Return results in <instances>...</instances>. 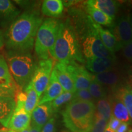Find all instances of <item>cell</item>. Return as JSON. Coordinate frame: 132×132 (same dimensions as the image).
<instances>
[{
    "label": "cell",
    "instance_id": "obj_1",
    "mask_svg": "<svg viewBox=\"0 0 132 132\" xmlns=\"http://www.w3.org/2000/svg\"><path fill=\"white\" fill-rule=\"evenodd\" d=\"M42 19L35 11H26L18 16L4 35V44L9 52H28L34 47Z\"/></svg>",
    "mask_w": 132,
    "mask_h": 132
},
{
    "label": "cell",
    "instance_id": "obj_2",
    "mask_svg": "<svg viewBox=\"0 0 132 132\" xmlns=\"http://www.w3.org/2000/svg\"><path fill=\"white\" fill-rule=\"evenodd\" d=\"M50 54L58 62H85L77 33L69 23H61L56 39Z\"/></svg>",
    "mask_w": 132,
    "mask_h": 132
},
{
    "label": "cell",
    "instance_id": "obj_3",
    "mask_svg": "<svg viewBox=\"0 0 132 132\" xmlns=\"http://www.w3.org/2000/svg\"><path fill=\"white\" fill-rule=\"evenodd\" d=\"M92 102L71 101L62 112L65 126L71 132H90L95 120Z\"/></svg>",
    "mask_w": 132,
    "mask_h": 132
},
{
    "label": "cell",
    "instance_id": "obj_4",
    "mask_svg": "<svg viewBox=\"0 0 132 132\" xmlns=\"http://www.w3.org/2000/svg\"><path fill=\"white\" fill-rule=\"evenodd\" d=\"M7 64L10 73L21 90L29 85L35 70L36 65L29 52H9Z\"/></svg>",
    "mask_w": 132,
    "mask_h": 132
},
{
    "label": "cell",
    "instance_id": "obj_5",
    "mask_svg": "<svg viewBox=\"0 0 132 132\" xmlns=\"http://www.w3.org/2000/svg\"><path fill=\"white\" fill-rule=\"evenodd\" d=\"M61 22L58 20L50 18L41 24L36 34L34 47L35 52L40 60L47 59L53 47Z\"/></svg>",
    "mask_w": 132,
    "mask_h": 132
},
{
    "label": "cell",
    "instance_id": "obj_6",
    "mask_svg": "<svg viewBox=\"0 0 132 132\" xmlns=\"http://www.w3.org/2000/svg\"><path fill=\"white\" fill-rule=\"evenodd\" d=\"M93 20L90 16H87V30L82 38L81 52L86 59L92 57H110L115 58L114 54H112L105 47L98 34L92 25Z\"/></svg>",
    "mask_w": 132,
    "mask_h": 132
},
{
    "label": "cell",
    "instance_id": "obj_7",
    "mask_svg": "<svg viewBox=\"0 0 132 132\" xmlns=\"http://www.w3.org/2000/svg\"><path fill=\"white\" fill-rule=\"evenodd\" d=\"M53 66V61L50 58L40 60L36 65L35 70L29 83L37 92L40 98L49 83Z\"/></svg>",
    "mask_w": 132,
    "mask_h": 132
},
{
    "label": "cell",
    "instance_id": "obj_8",
    "mask_svg": "<svg viewBox=\"0 0 132 132\" xmlns=\"http://www.w3.org/2000/svg\"><path fill=\"white\" fill-rule=\"evenodd\" d=\"M110 31L115 36L119 50L132 40V27L130 15H123L110 27Z\"/></svg>",
    "mask_w": 132,
    "mask_h": 132
},
{
    "label": "cell",
    "instance_id": "obj_9",
    "mask_svg": "<svg viewBox=\"0 0 132 132\" xmlns=\"http://www.w3.org/2000/svg\"><path fill=\"white\" fill-rule=\"evenodd\" d=\"M65 63L67 70L73 81L76 90L88 89L92 81V74L78 62L73 61Z\"/></svg>",
    "mask_w": 132,
    "mask_h": 132
},
{
    "label": "cell",
    "instance_id": "obj_10",
    "mask_svg": "<svg viewBox=\"0 0 132 132\" xmlns=\"http://www.w3.org/2000/svg\"><path fill=\"white\" fill-rule=\"evenodd\" d=\"M53 113L51 102L37 105L31 114V125L42 130Z\"/></svg>",
    "mask_w": 132,
    "mask_h": 132
},
{
    "label": "cell",
    "instance_id": "obj_11",
    "mask_svg": "<svg viewBox=\"0 0 132 132\" xmlns=\"http://www.w3.org/2000/svg\"><path fill=\"white\" fill-rule=\"evenodd\" d=\"M31 120V115L28 113L24 108L15 110L9 120L7 128L11 131H21L29 127Z\"/></svg>",
    "mask_w": 132,
    "mask_h": 132
},
{
    "label": "cell",
    "instance_id": "obj_12",
    "mask_svg": "<svg viewBox=\"0 0 132 132\" xmlns=\"http://www.w3.org/2000/svg\"><path fill=\"white\" fill-rule=\"evenodd\" d=\"M64 91L74 94L76 89L65 62H57L53 69Z\"/></svg>",
    "mask_w": 132,
    "mask_h": 132
},
{
    "label": "cell",
    "instance_id": "obj_13",
    "mask_svg": "<svg viewBox=\"0 0 132 132\" xmlns=\"http://www.w3.org/2000/svg\"><path fill=\"white\" fill-rule=\"evenodd\" d=\"M64 92L61 85L57 80L55 73L53 70H52L48 85L44 92L43 96L39 100L38 105H42L48 102H52L56 98L62 94Z\"/></svg>",
    "mask_w": 132,
    "mask_h": 132
},
{
    "label": "cell",
    "instance_id": "obj_14",
    "mask_svg": "<svg viewBox=\"0 0 132 132\" xmlns=\"http://www.w3.org/2000/svg\"><path fill=\"white\" fill-rule=\"evenodd\" d=\"M15 98L0 96V124L7 128L9 120L15 110Z\"/></svg>",
    "mask_w": 132,
    "mask_h": 132
},
{
    "label": "cell",
    "instance_id": "obj_15",
    "mask_svg": "<svg viewBox=\"0 0 132 132\" xmlns=\"http://www.w3.org/2000/svg\"><path fill=\"white\" fill-rule=\"evenodd\" d=\"M20 14V11L11 1L0 0V24L6 25L13 23Z\"/></svg>",
    "mask_w": 132,
    "mask_h": 132
},
{
    "label": "cell",
    "instance_id": "obj_16",
    "mask_svg": "<svg viewBox=\"0 0 132 132\" xmlns=\"http://www.w3.org/2000/svg\"><path fill=\"white\" fill-rule=\"evenodd\" d=\"M115 62V58L110 57H92L86 59V67L95 73H100L112 70Z\"/></svg>",
    "mask_w": 132,
    "mask_h": 132
},
{
    "label": "cell",
    "instance_id": "obj_17",
    "mask_svg": "<svg viewBox=\"0 0 132 132\" xmlns=\"http://www.w3.org/2000/svg\"><path fill=\"white\" fill-rule=\"evenodd\" d=\"M92 25L98 33V36L104 45L112 54H114L116 52L119 50L116 39L110 29L108 30L103 29L100 24L96 23L94 21L92 22Z\"/></svg>",
    "mask_w": 132,
    "mask_h": 132
},
{
    "label": "cell",
    "instance_id": "obj_18",
    "mask_svg": "<svg viewBox=\"0 0 132 132\" xmlns=\"http://www.w3.org/2000/svg\"><path fill=\"white\" fill-rule=\"evenodd\" d=\"M87 6L94 7L108 15L114 20L118 12L119 3L113 0H90L86 3Z\"/></svg>",
    "mask_w": 132,
    "mask_h": 132
},
{
    "label": "cell",
    "instance_id": "obj_19",
    "mask_svg": "<svg viewBox=\"0 0 132 132\" xmlns=\"http://www.w3.org/2000/svg\"><path fill=\"white\" fill-rule=\"evenodd\" d=\"M92 80L102 84V85L112 87L116 89L119 87V85L120 81L119 74L112 70L92 75Z\"/></svg>",
    "mask_w": 132,
    "mask_h": 132
},
{
    "label": "cell",
    "instance_id": "obj_20",
    "mask_svg": "<svg viewBox=\"0 0 132 132\" xmlns=\"http://www.w3.org/2000/svg\"><path fill=\"white\" fill-rule=\"evenodd\" d=\"M0 86L17 90L20 89L11 75L7 62L0 57Z\"/></svg>",
    "mask_w": 132,
    "mask_h": 132
},
{
    "label": "cell",
    "instance_id": "obj_21",
    "mask_svg": "<svg viewBox=\"0 0 132 132\" xmlns=\"http://www.w3.org/2000/svg\"><path fill=\"white\" fill-rule=\"evenodd\" d=\"M64 4L61 0H45L42 3V12L46 16L57 17L62 14Z\"/></svg>",
    "mask_w": 132,
    "mask_h": 132
},
{
    "label": "cell",
    "instance_id": "obj_22",
    "mask_svg": "<svg viewBox=\"0 0 132 132\" xmlns=\"http://www.w3.org/2000/svg\"><path fill=\"white\" fill-rule=\"evenodd\" d=\"M111 102L113 116L122 122L129 123L130 122V116L122 102L117 98L114 101L111 100Z\"/></svg>",
    "mask_w": 132,
    "mask_h": 132
},
{
    "label": "cell",
    "instance_id": "obj_23",
    "mask_svg": "<svg viewBox=\"0 0 132 132\" xmlns=\"http://www.w3.org/2000/svg\"><path fill=\"white\" fill-rule=\"evenodd\" d=\"M86 5V11L89 14L90 18L92 19L94 22L98 24H102V25L107 26H112L113 24V19L103 13L102 11L95 9L94 7H90V6Z\"/></svg>",
    "mask_w": 132,
    "mask_h": 132
},
{
    "label": "cell",
    "instance_id": "obj_24",
    "mask_svg": "<svg viewBox=\"0 0 132 132\" xmlns=\"http://www.w3.org/2000/svg\"><path fill=\"white\" fill-rule=\"evenodd\" d=\"M26 98L24 105V110L31 115L32 111L39 104L40 97L38 96L37 92L34 89L30 83L25 88Z\"/></svg>",
    "mask_w": 132,
    "mask_h": 132
},
{
    "label": "cell",
    "instance_id": "obj_25",
    "mask_svg": "<svg viewBox=\"0 0 132 132\" xmlns=\"http://www.w3.org/2000/svg\"><path fill=\"white\" fill-rule=\"evenodd\" d=\"M95 115L108 121L112 116L111 100L107 98L98 100L95 105Z\"/></svg>",
    "mask_w": 132,
    "mask_h": 132
},
{
    "label": "cell",
    "instance_id": "obj_26",
    "mask_svg": "<svg viewBox=\"0 0 132 132\" xmlns=\"http://www.w3.org/2000/svg\"><path fill=\"white\" fill-rule=\"evenodd\" d=\"M116 90V98L122 102L127 110L130 118L132 119V95L127 87H118Z\"/></svg>",
    "mask_w": 132,
    "mask_h": 132
},
{
    "label": "cell",
    "instance_id": "obj_27",
    "mask_svg": "<svg viewBox=\"0 0 132 132\" xmlns=\"http://www.w3.org/2000/svg\"><path fill=\"white\" fill-rule=\"evenodd\" d=\"M89 92L94 99H102L106 98L107 91L105 86L102 84L92 80L88 88Z\"/></svg>",
    "mask_w": 132,
    "mask_h": 132
},
{
    "label": "cell",
    "instance_id": "obj_28",
    "mask_svg": "<svg viewBox=\"0 0 132 132\" xmlns=\"http://www.w3.org/2000/svg\"><path fill=\"white\" fill-rule=\"evenodd\" d=\"M73 94L71 93V92L64 91L62 94H61L54 100H53L51 102L53 112L57 111L62 105L71 101L72 97H73Z\"/></svg>",
    "mask_w": 132,
    "mask_h": 132
},
{
    "label": "cell",
    "instance_id": "obj_29",
    "mask_svg": "<svg viewBox=\"0 0 132 132\" xmlns=\"http://www.w3.org/2000/svg\"><path fill=\"white\" fill-rule=\"evenodd\" d=\"M71 101H94L93 97L90 95L88 89H81L76 90L73 94V97Z\"/></svg>",
    "mask_w": 132,
    "mask_h": 132
},
{
    "label": "cell",
    "instance_id": "obj_30",
    "mask_svg": "<svg viewBox=\"0 0 132 132\" xmlns=\"http://www.w3.org/2000/svg\"><path fill=\"white\" fill-rule=\"evenodd\" d=\"M108 121L95 114V120L90 132H105L107 127Z\"/></svg>",
    "mask_w": 132,
    "mask_h": 132
},
{
    "label": "cell",
    "instance_id": "obj_31",
    "mask_svg": "<svg viewBox=\"0 0 132 132\" xmlns=\"http://www.w3.org/2000/svg\"><path fill=\"white\" fill-rule=\"evenodd\" d=\"M122 49V54L125 58L132 62V40L125 45Z\"/></svg>",
    "mask_w": 132,
    "mask_h": 132
},
{
    "label": "cell",
    "instance_id": "obj_32",
    "mask_svg": "<svg viewBox=\"0 0 132 132\" xmlns=\"http://www.w3.org/2000/svg\"><path fill=\"white\" fill-rule=\"evenodd\" d=\"M55 130V119L52 117L48 120L42 128L41 132H54Z\"/></svg>",
    "mask_w": 132,
    "mask_h": 132
},
{
    "label": "cell",
    "instance_id": "obj_33",
    "mask_svg": "<svg viewBox=\"0 0 132 132\" xmlns=\"http://www.w3.org/2000/svg\"><path fill=\"white\" fill-rule=\"evenodd\" d=\"M17 90L0 86V96L11 97H13V98H15V97L16 92Z\"/></svg>",
    "mask_w": 132,
    "mask_h": 132
},
{
    "label": "cell",
    "instance_id": "obj_34",
    "mask_svg": "<svg viewBox=\"0 0 132 132\" xmlns=\"http://www.w3.org/2000/svg\"><path fill=\"white\" fill-rule=\"evenodd\" d=\"M122 122H120V120H119L118 119H117L116 118H115L114 117L112 116L111 117V118L109 120V122L108 124L107 125V127L111 129L113 131H114L116 132V130L118 129V127L119 126V125Z\"/></svg>",
    "mask_w": 132,
    "mask_h": 132
},
{
    "label": "cell",
    "instance_id": "obj_35",
    "mask_svg": "<svg viewBox=\"0 0 132 132\" xmlns=\"http://www.w3.org/2000/svg\"><path fill=\"white\" fill-rule=\"evenodd\" d=\"M128 123L125 122H121L116 132H128Z\"/></svg>",
    "mask_w": 132,
    "mask_h": 132
},
{
    "label": "cell",
    "instance_id": "obj_36",
    "mask_svg": "<svg viewBox=\"0 0 132 132\" xmlns=\"http://www.w3.org/2000/svg\"><path fill=\"white\" fill-rule=\"evenodd\" d=\"M4 46V35L1 30H0V50Z\"/></svg>",
    "mask_w": 132,
    "mask_h": 132
},
{
    "label": "cell",
    "instance_id": "obj_37",
    "mask_svg": "<svg viewBox=\"0 0 132 132\" xmlns=\"http://www.w3.org/2000/svg\"><path fill=\"white\" fill-rule=\"evenodd\" d=\"M29 132H41V130L39 129L36 127L32 126V125H30L29 127Z\"/></svg>",
    "mask_w": 132,
    "mask_h": 132
},
{
    "label": "cell",
    "instance_id": "obj_38",
    "mask_svg": "<svg viewBox=\"0 0 132 132\" xmlns=\"http://www.w3.org/2000/svg\"><path fill=\"white\" fill-rule=\"evenodd\" d=\"M128 79H129V81L130 83L132 85V66L130 68L129 70L128 71Z\"/></svg>",
    "mask_w": 132,
    "mask_h": 132
},
{
    "label": "cell",
    "instance_id": "obj_39",
    "mask_svg": "<svg viewBox=\"0 0 132 132\" xmlns=\"http://www.w3.org/2000/svg\"><path fill=\"white\" fill-rule=\"evenodd\" d=\"M105 132H115V131H113V130H112L111 129H110V128L107 127L106 128V130H105Z\"/></svg>",
    "mask_w": 132,
    "mask_h": 132
},
{
    "label": "cell",
    "instance_id": "obj_40",
    "mask_svg": "<svg viewBox=\"0 0 132 132\" xmlns=\"http://www.w3.org/2000/svg\"><path fill=\"white\" fill-rule=\"evenodd\" d=\"M130 22L132 27V14L131 15H130Z\"/></svg>",
    "mask_w": 132,
    "mask_h": 132
},
{
    "label": "cell",
    "instance_id": "obj_41",
    "mask_svg": "<svg viewBox=\"0 0 132 132\" xmlns=\"http://www.w3.org/2000/svg\"><path fill=\"white\" fill-rule=\"evenodd\" d=\"M127 89H128V90H129V92L131 93V94L132 95V87H127Z\"/></svg>",
    "mask_w": 132,
    "mask_h": 132
},
{
    "label": "cell",
    "instance_id": "obj_42",
    "mask_svg": "<svg viewBox=\"0 0 132 132\" xmlns=\"http://www.w3.org/2000/svg\"><path fill=\"white\" fill-rule=\"evenodd\" d=\"M20 132H29V128H27V129H26V130H23V131H20Z\"/></svg>",
    "mask_w": 132,
    "mask_h": 132
},
{
    "label": "cell",
    "instance_id": "obj_43",
    "mask_svg": "<svg viewBox=\"0 0 132 132\" xmlns=\"http://www.w3.org/2000/svg\"><path fill=\"white\" fill-rule=\"evenodd\" d=\"M128 132H132V130H128Z\"/></svg>",
    "mask_w": 132,
    "mask_h": 132
},
{
    "label": "cell",
    "instance_id": "obj_44",
    "mask_svg": "<svg viewBox=\"0 0 132 132\" xmlns=\"http://www.w3.org/2000/svg\"><path fill=\"white\" fill-rule=\"evenodd\" d=\"M9 132H16V131H10Z\"/></svg>",
    "mask_w": 132,
    "mask_h": 132
},
{
    "label": "cell",
    "instance_id": "obj_45",
    "mask_svg": "<svg viewBox=\"0 0 132 132\" xmlns=\"http://www.w3.org/2000/svg\"><path fill=\"white\" fill-rule=\"evenodd\" d=\"M61 132H68V131H62Z\"/></svg>",
    "mask_w": 132,
    "mask_h": 132
}]
</instances>
